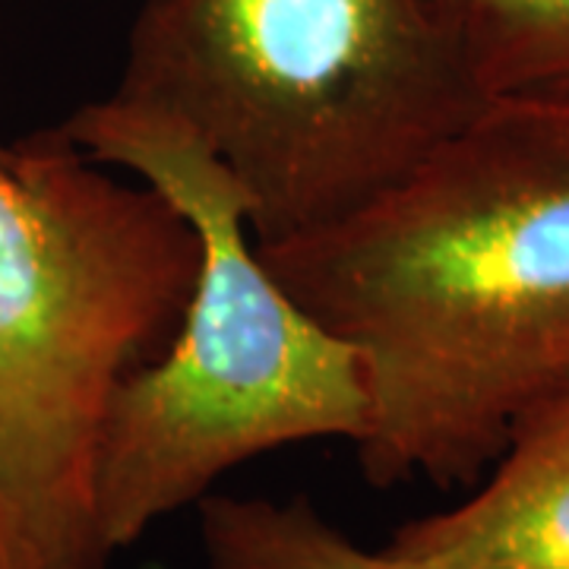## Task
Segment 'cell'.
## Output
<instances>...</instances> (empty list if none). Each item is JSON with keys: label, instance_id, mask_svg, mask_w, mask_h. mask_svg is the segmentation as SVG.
Masks as SVG:
<instances>
[{"label": "cell", "instance_id": "6da1fadb", "mask_svg": "<svg viewBox=\"0 0 569 569\" xmlns=\"http://www.w3.org/2000/svg\"><path fill=\"white\" fill-rule=\"evenodd\" d=\"M257 250L365 365L367 481H475L569 387V108L488 102L370 203Z\"/></svg>", "mask_w": 569, "mask_h": 569}, {"label": "cell", "instance_id": "7a4b0ae2", "mask_svg": "<svg viewBox=\"0 0 569 569\" xmlns=\"http://www.w3.org/2000/svg\"><path fill=\"white\" fill-rule=\"evenodd\" d=\"M111 99L203 142L257 244L346 219L488 104L425 0H142Z\"/></svg>", "mask_w": 569, "mask_h": 569}, {"label": "cell", "instance_id": "3957f363", "mask_svg": "<svg viewBox=\"0 0 569 569\" xmlns=\"http://www.w3.org/2000/svg\"><path fill=\"white\" fill-rule=\"evenodd\" d=\"M197 269V231L149 183L58 127L0 140V569H104V418L174 339Z\"/></svg>", "mask_w": 569, "mask_h": 569}, {"label": "cell", "instance_id": "277c9868", "mask_svg": "<svg viewBox=\"0 0 569 569\" xmlns=\"http://www.w3.org/2000/svg\"><path fill=\"white\" fill-rule=\"evenodd\" d=\"M92 162L159 190L200 241L181 326L159 361L137 370L108 408L96 468L104 557L133 548L159 519L197 507L231 468L307 440L370 430L358 351L320 326L247 238L250 197L178 123L104 96L58 123Z\"/></svg>", "mask_w": 569, "mask_h": 569}, {"label": "cell", "instance_id": "5b68a950", "mask_svg": "<svg viewBox=\"0 0 569 569\" xmlns=\"http://www.w3.org/2000/svg\"><path fill=\"white\" fill-rule=\"evenodd\" d=\"M383 550L406 569H569V387L516 421L475 497L406 522Z\"/></svg>", "mask_w": 569, "mask_h": 569}, {"label": "cell", "instance_id": "8992f818", "mask_svg": "<svg viewBox=\"0 0 569 569\" xmlns=\"http://www.w3.org/2000/svg\"><path fill=\"white\" fill-rule=\"evenodd\" d=\"M488 102L569 108V0H425Z\"/></svg>", "mask_w": 569, "mask_h": 569}, {"label": "cell", "instance_id": "52a82bcc", "mask_svg": "<svg viewBox=\"0 0 569 569\" xmlns=\"http://www.w3.org/2000/svg\"><path fill=\"white\" fill-rule=\"evenodd\" d=\"M197 507L209 569H406L383 548L351 541L307 497L209 493Z\"/></svg>", "mask_w": 569, "mask_h": 569}]
</instances>
